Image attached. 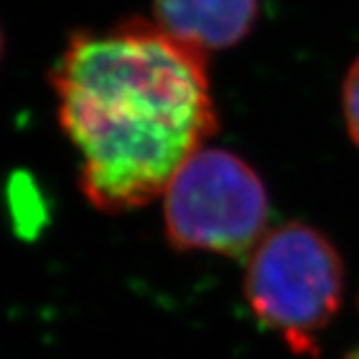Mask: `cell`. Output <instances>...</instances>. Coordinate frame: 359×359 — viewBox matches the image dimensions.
Wrapping results in <instances>:
<instances>
[{"instance_id":"4","label":"cell","mask_w":359,"mask_h":359,"mask_svg":"<svg viewBox=\"0 0 359 359\" xmlns=\"http://www.w3.org/2000/svg\"><path fill=\"white\" fill-rule=\"evenodd\" d=\"M154 24L199 55L243 41L260 11V0H151Z\"/></svg>"},{"instance_id":"7","label":"cell","mask_w":359,"mask_h":359,"mask_svg":"<svg viewBox=\"0 0 359 359\" xmlns=\"http://www.w3.org/2000/svg\"><path fill=\"white\" fill-rule=\"evenodd\" d=\"M351 359H359V348H357V351H355V355H353V357H351Z\"/></svg>"},{"instance_id":"5","label":"cell","mask_w":359,"mask_h":359,"mask_svg":"<svg viewBox=\"0 0 359 359\" xmlns=\"http://www.w3.org/2000/svg\"><path fill=\"white\" fill-rule=\"evenodd\" d=\"M342 113L348 137L359 147V57L351 65L342 85Z\"/></svg>"},{"instance_id":"2","label":"cell","mask_w":359,"mask_h":359,"mask_svg":"<svg viewBox=\"0 0 359 359\" xmlns=\"http://www.w3.org/2000/svg\"><path fill=\"white\" fill-rule=\"evenodd\" d=\"M342 294L340 253L312 225H279L249 255L245 297L251 312L294 353L316 351L320 333L338 314Z\"/></svg>"},{"instance_id":"6","label":"cell","mask_w":359,"mask_h":359,"mask_svg":"<svg viewBox=\"0 0 359 359\" xmlns=\"http://www.w3.org/2000/svg\"><path fill=\"white\" fill-rule=\"evenodd\" d=\"M3 57H5V33L3 27H0V63H3Z\"/></svg>"},{"instance_id":"1","label":"cell","mask_w":359,"mask_h":359,"mask_svg":"<svg viewBox=\"0 0 359 359\" xmlns=\"http://www.w3.org/2000/svg\"><path fill=\"white\" fill-rule=\"evenodd\" d=\"M48 83L81 156V191L107 215L163 197L217 130L206 57L151 20L74 33Z\"/></svg>"},{"instance_id":"3","label":"cell","mask_w":359,"mask_h":359,"mask_svg":"<svg viewBox=\"0 0 359 359\" xmlns=\"http://www.w3.org/2000/svg\"><path fill=\"white\" fill-rule=\"evenodd\" d=\"M165 234L177 251L251 253L269 221V193L247 161L221 147H201L163 193Z\"/></svg>"}]
</instances>
